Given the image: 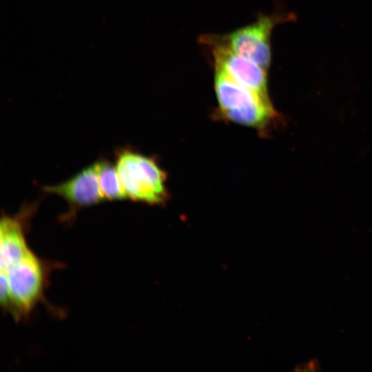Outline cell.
<instances>
[{
	"label": "cell",
	"mask_w": 372,
	"mask_h": 372,
	"mask_svg": "<svg viewBox=\"0 0 372 372\" xmlns=\"http://www.w3.org/2000/svg\"><path fill=\"white\" fill-rule=\"evenodd\" d=\"M43 192L62 197L68 204L64 219H71L79 209L104 201L101 191L96 163L85 167L68 180L55 185H43Z\"/></svg>",
	"instance_id": "6"
},
{
	"label": "cell",
	"mask_w": 372,
	"mask_h": 372,
	"mask_svg": "<svg viewBox=\"0 0 372 372\" xmlns=\"http://www.w3.org/2000/svg\"><path fill=\"white\" fill-rule=\"evenodd\" d=\"M115 165L127 199L152 205L167 200V174L154 157L122 147L116 152Z\"/></svg>",
	"instance_id": "3"
},
{
	"label": "cell",
	"mask_w": 372,
	"mask_h": 372,
	"mask_svg": "<svg viewBox=\"0 0 372 372\" xmlns=\"http://www.w3.org/2000/svg\"><path fill=\"white\" fill-rule=\"evenodd\" d=\"M199 41L210 48L214 66L223 70L240 84L263 98L270 99L267 70L252 60L229 49L218 41L216 34L202 36Z\"/></svg>",
	"instance_id": "5"
},
{
	"label": "cell",
	"mask_w": 372,
	"mask_h": 372,
	"mask_svg": "<svg viewBox=\"0 0 372 372\" xmlns=\"http://www.w3.org/2000/svg\"><path fill=\"white\" fill-rule=\"evenodd\" d=\"M280 14H260L255 21L224 35L220 42L236 53L256 62L268 71L271 65V36L275 26L291 19Z\"/></svg>",
	"instance_id": "4"
},
{
	"label": "cell",
	"mask_w": 372,
	"mask_h": 372,
	"mask_svg": "<svg viewBox=\"0 0 372 372\" xmlns=\"http://www.w3.org/2000/svg\"><path fill=\"white\" fill-rule=\"evenodd\" d=\"M95 163L104 200L110 201L127 199L115 163L105 158L99 159Z\"/></svg>",
	"instance_id": "7"
},
{
	"label": "cell",
	"mask_w": 372,
	"mask_h": 372,
	"mask_svg": "<svg viewBox=\"0 0 372 372\" xmlns=\"http://www.w3.org/2000/svg\"><path fill=\"white\" fill-rule=\"evenodd\" d=\"M214 86L219 114L233 123L263 130L276 118L270 99L240 84L214 65Z\"/></svg>",
	"instance_id": "2"
},
{
	"label": "cell",
	"mask_w": 372,
	"mask_h": 372,
	"mask_svg": "<svg viewBox=\"0 0 372 372\" xmlns=\"http://www.w3.org/2000/svg\"><path fill=\"white\" fill-rule=\"evenodd\" d=\"M54 263L30 249L15 261L0 268V302L4 311L16 320L27 317L44 300Z\"/></svg>",
	"instance_id": "1"
}]
</instances>
